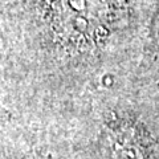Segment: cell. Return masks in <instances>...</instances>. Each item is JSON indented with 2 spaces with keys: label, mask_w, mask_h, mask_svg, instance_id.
I'll return each instance as SVG.
<instances>
[{
  "label": "cell",
  "mask_w": 159,
  "mask_h": 159,
  "mask_svg": "<svg viewBox=\"0 0 159 159\" xmlns=\"http://www.w3.org/2000/svg\"><path fill=\"white\" fill-rule=\"evenodd\" d=\"M109 145L117 159H150L152 154L150 137L133 122H118L110 127Z\"/></svg>",
  "instance_id": "cell-1"
}]
</instances>
